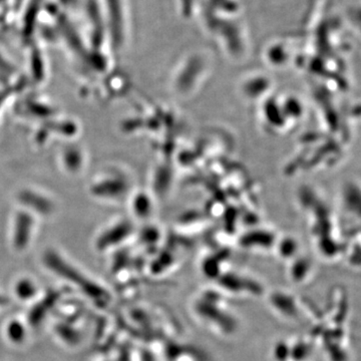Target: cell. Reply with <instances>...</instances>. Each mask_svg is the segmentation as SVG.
Wrapping results in <instances>:
<instances>
[{
  "label": "cell",
  "mask_w": 361,
  "mask_h": 361,
  "mask_svg": "<svg viewBox=\"0 0 361 361\" xmlns=\"http://www.w3.org/2000/svg\"><path fill=\"white\" fill-rule=\"evenodd\" d=\"M348 20L361 39V4L350 7L348 11Z\"/></svg>",
  "instance_id": "1"
}]
</instances>
